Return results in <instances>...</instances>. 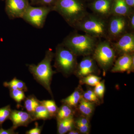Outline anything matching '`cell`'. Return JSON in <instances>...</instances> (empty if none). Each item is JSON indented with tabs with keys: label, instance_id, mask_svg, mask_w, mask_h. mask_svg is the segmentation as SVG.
<instances>
[{
	"label": "cell",
	"instance_id": "6da1fadb",
	"mask_svg": "<svg viewBox=\"0 0 134 134\" xmlns=\"http://www.w3.org/2000/svg\"><path fill=\"white\" fill-rule=\"evenodd\" d=\"M52 9L58 12L70 26L74 28L88 14L79 0H57Z\"/></svg>",
	"mask_w": 134,
	"mask_h": 134
},
{
	"label": "cell",
	"instance_id": "7a4b0ae2",
	"mask_svg": "<svg viewBox=\"0 0 134 134\" xmlns=\"http://www.w3.org/2000/svg\"><path fill=\"white\" fill-rule=\"evenodd\" d=\"M54 57V53L51 49L46 52L44 58L37 65H28L30 72L34 79L48 91L53 98L51 84L53 75L56 73L52 68L51 62Z\"/></svg>",
	"mask_w": 134,
	"mask_h": 134
},
{
	"label": "cell",
	"instance_id": "3957f363",
	"mask_svg": "<svg viewBox=\"0 0 134 134\" xmlns=\"http://www.w3.org/2000/svg\"><path fill=\"white\" fill-rule=\"evenodd\" d=\"M98 41L89 34L73 32L67 36L62 44L77 56L92 55Z\"/></svg>",
	"mask_w": 134,
	"mask_h": 134
},
{
	"label": "cell",
	"instance_id": "277c9868",
	"mask_svg": "<svg viewBox=\"0 0 134 134\" xmlns=\"http://www.w3.org/2000/svg\"><path fill=\"white\" fill-rule=\"evenodd\" d=\"M76 55L62 43L59 44L54 53V66L58 72L66 77L74 74L77 66Z\"/></svg>",
	"mask_w": 134,
	"mask_h": 134
},
{
	"label": "cell",
	"instance_id": "5b68a950",
	"mask_svg": "<svg viewBox=\"0 0 134 134\" xmlns=\"http://www.w3.org/2000/svg\"><path fill=\"white\" fill-rule=\"evenodd\" d=\"M74 28L97 38L108 40L107 21L94 14L88 13L77 24Z\"/></svg>",
	"mask_w": 134,
	"mask_h": 134
},
{
	"label": "cell",
	"instance_id": "8992f818",
	"mask_svg": "<svg viewBox=\"0 0 134 134\" xmlns=\"http://www.w3.org/2000/svg\"><path fill=\"white\" fill-rule=\"evenodd\" d=\"M91 55L103 70L104 76H105L114 64L117 54L112 46L111 42L106 40L98 42Z\"/></svg>",
	"mask_w": 134,
	"mask_h": 134
},
{
	"label": "cell",
	"instance_id": "52a82bcc",
	"mask_svg": "<svg viewBox=\"0 0 134 134\" xmlns=\"http://www.w3.org/2000/svg\"><path fill=\"white\" fill-rule=\"evenodd\" d=\"M52 8L41 6L34 7L29 5L26 9L23 18L25 21L37 29L43 28L47 17Z\"/></svg>",
	"mask_w": 134,
	"mask_h": 134
},
{
	"label": "cell",
	"instance_id": "ba28073f",
	"mask_svg": "<svg viewBox=\"0 0 134 134\" xmlns=\"http://www.w3.org/2000/svg\"><path fill=\"white\" fill-rule=\"evenodd\" d=\"M128 30L127 17L112 15L107 21L108 40L116 41Z\"/></svg>",
	"mask_w": 134,
	"mask_h": 134
},
{
	"label": "cell",
	"instance_id": "9c48e42d",
	"mask_svg": "<svg viewBox=\"0 0 134 134\" xmlns=\"http://www.w3.org/2000/svg\"><path fill=\"white\" fill-rule=\"evenodd\" d=\"M112 46L117 55L132 54L134 52V34L132 32H126L112 43Z\"/></svg>",
	"mask_w": 134,
	"mask_h": 134
},
{
	"label": "cell",
	"instance_id": "30bf717a",
	"mask_svg": "<svg viewBox=\"0 0 134 134\" xmlns=\"http://www.w3.org/2000/svg\"><path fill=\"white\" fill-rule=\"evenodd\" d=\"M97 64L91 55L84 56L77 64L74 74L79 78L88 75H97L100 73Z\"/></svg>",
	"mask_w": 134,
	"mask_h": 134
},
{
	"label": "cell",
	"instance_id": "8fae6325",
	"mask_svg": "<svg viewBox=\"0 0 134 134\" xmlns=\"http://www.w3.org/2000/svg\"><path fill=\"white\" fill-rule=\"evenodd\" d=\"M30 4L29 0H6L5 11L10 19L22 18Z\"/></svg>",
	"mask_w": 134,
	"mask_h": 134
},
{
	"label": "cell",
	"instance_id": "7c38bea8",
	"mask_svg": "<svg viewBox=\"0 0 134 134\" xmlns=\"http://www.w3.org/2000/svg\"><path fill=\"white\" fill-rule=\"evenodd\" d=\"M134 54H125L120 55L115 60L111 69L112 73H123L127 74L134 72Z\"/></svg>",
	"mask_w": 134,
	"mask_h": 134
},
{
	"label": "cell",
	"instance_id": "4fadbf2b",
	"mask_svg": "<svg viewBox=\"0 0 134 134\" xmlns=\"http://www.w3.org/2000/svg\"><path fill=\"white\" fill-rule=\"evenodd\" d=\"M113 0H96L90 5L93 14L107 19L111 15Z\"/></svg>",
	"mask_w": 134,
	"mask_h": 134
},
{
	"label": "cell",
	"instance_id": "5bb4252c",
	"mask_svg": "<svg viewBox=\"0 0 134 134\" xmlns=\"http://www.w3.org/2000/svg\"><path fill=\"white\" fill-rule=\"evenodd\" d=\"M9 119L11 121L12 127L15 129L19 127H27L30 123L34 121L27 112L17 110H12Z\"/></svg>",
	"mask_w": 134,
	"mask_h": 134
},
{
	"label": "cell",
	"instance_id": "9a60e30c",
	"mask_svg": "<svg viewBox=\"0 0 134 134\" xmlns=\"http://www.w3.org/2000/svg\"><path fill=\"white\" fill-rule=\"evenodd\" d=\"M133 10L129 7L125 0H113L111 8V15L127 17Z\"/></svg>",
	"mask_w": 134,
	"mask_h": 134
},
{
	"label": "cell",
	"instance_id": "2e32d148",
	"mask_svg": "<svg viewBox=\"0 0 134 134\" xmlns=\"http://www.w3.org/2000/svg\"><path fill=\"white\" fill-rule=\"evenodd\" d=\"M95 103L90 102L82 97L81 98L76 109L81 115H83L90 119L93 115L96 106Z\"/></svg>",
	"mask_w": 134,
	"mask_h": 134
},
{
	"label": "cell",
	"instance_id": "e0dca14e",
	"mask_svg": "<svg viewBox=\"0 0 134 134\" xmlns=\"http://www.w3.org/2000/svg\"><path fill=\"white\" fill-rule=\"evenodd\" d=\"M83 92L81 85H79L70 96L62 99L61 102L75 109L77 107L81 98L82 97Z\"/></svg>",
	"mask_w": 134,
	"mask_h": 134
},
{
	"label": "cell",
	"instance_id": "ac0fdd59",
	"mask_svg": "<svg viewBox=\"0 0 134 134\" xmlns=\"http://www.w3.org/2000/svg\"><path fill=\"white\" fill-rule=\"evenodd\" d=\"M75 129L76 128L74 117L57 121V132L58 134H66Z\"/></svg>",
	"mask_w": 134,
	"mask_h": 134
},
{
	"label": "cell",
	"instance_id": "d6986e66",
	"mask_svg": "<svg viewBox=\"0 0 134 134\" xmlns=\"http://www.w3.org/2000/svg\"><path fill=\"white\" fill-rule=\"evenodd\" d=\"M75 113V108L66 104L62 103V105L59 108L55 118L57 121L74 117Z\"/></svg>",
	"mask_w": 134,
	"mask_h": 134
},
{
	"label": "cell",
	"instance_id": "ffe728a7",
	"mask_svg": "<svg viewBox=\"0 0 134 134\" xmlns=\"http://www.w3.org/2000/svg\"><path fill=\"white\" fill-rule=\"evenodd\" d=\"M24 100V108L34 120V116L35 110L40 104V100L38 99L33 95H30L25 98Z\"/></svg>",
	"mask_w": 134,
	"mask_h": 134
},
{
	"label": "cell",
	"instance_id": "44dd1931",
	"mask_svg": "<svg viewBox=\"0 0 134 134\" xmlns=\"http://www.w3.org/2000/svg\"><path fill=\"white\" fill-rule=\"evenodd\" d=\"M52 119L46 108L43 104L40 102V104L36 108L34 112V121L37 120H49Z\"/></svg>",
	"mask_w": 134,
	"mask_h": 134
},
{
	"label": "cell",
	"instance_id": "7402d4cb",
	"mask_svg": "<svg viewBox=\"0 0 134 134\" xmlns=\"http://www.w3.org/2000/svg\"><path fill=\"white\" fill-rule=\"evenodd\" d=\"M101 77L97 75L91 74L79 78V84L80 85H86L88 86H95L100 81Z\"/></svg>",
	"mask_w": 134,
	"mask_h": 134
},
{
	"label": "cell",
	"instance_id": "603a6c76",
	"mask_svg": "<svg viewBox=\"0 0 134 134\" xmlns=\"http://www.w3.org/2000/svg\"><path fill=\"white\" fill-rule=\"evenodd\" d=\"M4 86L7 87L9 90L19 89L24 92L27 91L28 88L24 82L18 80L16 77L13 78L11 81L9 82H5Z\"/></svg>",
	"mask_w": 134,
	"mask_h": 134
},
{
	"label": "cell",
	"instance_id": "cb8c5ba5",
	"mask_svg": "<svg viewBox=\"0 0 134 134\" xmlns=\"http://www.w3.org/2000/svg\"><path fill=\"white\" fill-rule=\"evenodd\" d=\"M40 102L45 107L51 118L55 117L59 108L54 100H40Z\"/></svg>",
	"mask_w": 134,
	"mask_h": 134
},
{
	"label": "cell",
	"instance_id": "d4e9b609",
	"mask_svg": "<svg viewBox=\"0 0 134 134\" xmlns=\"http://www.w3.org/2000/svg\"><path fill=\"white\" fill-rule=\"evenodd\" d=\"M10 96L17 103L18 107L26 98L24 91L19 89L9 90Z\"/></svg>",
	"mask_w": 134,
	"mask_h": 134
},
{
	"label": "cell",
	"instance_id": "484cf974",
	"mask_svg": "<svg viewBox=\"0 0 134 134\" xmlns=\"http://www.w3.org/2000/svg\"><path fill=\"white\" fill-rule=\"evenodd\" d=\"M93 90L96 96L100 100L101 103H103L105 90V80L100 81L97 85L94 86Z\"/></svg>",
	"mask_w": 134,
	"mask_h": 134
},
{
	"label": "cell",
	"instance_id": "4316f807",
	"mask_svg": "<svg viewBox=\"0 0 134 134\" xmlns=\"http://www.w3.org/2000/svg\"><path fill=\"white\" fill-rule=\"evenodd\" d=\"M11 111L10 105L0 108V125H2L6 120L9 119Z\"/></svg>",
	"mask_w": 134,
	"mask_h": 134
},
{
	"label": "cell",
	"instance_id": "83f0119b",
	"mask_svg": "<svg viewBox=\"0 0 134 134\" xmlns=\"http://www.w3.org/2000/svg\"><path fill=\"white\" fill-rule=\"evenodd\" d=\"M75 125L76 128L79 131L80 133L88 134L90 133L91 125H83L75 122Z\"/></svg>",
	"mask_w": 134,
	"mask_h": 134
},
{
	"label": "cell",
	"instance_id": "f1b7e54d",
	"mask_svg": "<svg viewBox=\"0 0 134 134\" xmlns=\"http://www.w3.org/2000/svg\"><path fill=\"white\" fill-rule=\"evenodd\" d=\"M83 98L86 100L95 103L97 105H99L101 103L97 97L91 96L86 91H84L83 93Z\"/></svg>",
	"mask_w": 134,
	"mask_h": 134
},
{
	"label": "cell",
	"instance_id": "f546056e",
	"mask_svg": "<svg viewBox=\"0 0 134 134\" xmlns=\"http://www.w3.org/2000/svg\"><path fill=\"white\" fill-rule=\"evenodd\" d=\"M129 30L133 32L134 30V12H133L127 17Z\"/></svg>",
	"mask_w": 134,
	"mask_h": 134
},
{
	"label": "cell",
	"instance_id": "4dcf8cb0",
	"mask_svg": "<svg viewBox=\"0 0 134 134\" xmlns=\"http://www.w3.org/2000/svg\"><path fill=\"white\" fill-rule=\"evenodd\" d=\"M75 122H78L83 125H90V119L83 115H81L77 117L76 119H75Z\"/></svg>",
	"mask_w": 134,
	"mask_h": 134
},
{
	"label": "cell",
	"instance_id": "1f68e13d",
	"mask_svg": "<svg viewBox=\"0 0 134 134\" xmlns=\"http://www.w3.org/2000/svg\"><path fill=\"white\" fill-rule=\"evenodd\" d=\"M35 127L30 129V130L26 131L25 134H40L43 129V126H39L37 122L35 123Z\"/></svg>",
	"mask_w": 134,
	"mask_h": 134
},
{
	"label": "cell",
	"instance_id": "d6a6232c",
	"mask_svg": "<svg viewBox=\"0 0 134 134\" xmlns=\"http://www.w3.org/2000/svg\"><path fill=\"white\" fill-rule=\"evenodd\" d=\"M56 1L57 0H41L39 4L41 6L50 7L52 8Z\"/></svg>",
	"mask_w": 134,
	"mask_h": 134
},
{
	"label": "cell",
	"instance_id": "836d02e7",
	"mask_svg": "<svg viewBox=\"0 0 134 134\" xmlns=\"http://www.w3.org/2000/svg\"><path fill=\"white\" fill-rule=\"evenodd\" d=\"M15 129L13 127L8 129H5L2 128H0V134H16L15 132Z\"/></svg>",
	"mask_w": 134,
	"mask_h": 134
},
{
	"label": "cell",
	"instance_id": "e575fe53",
	"mask_svg": "<svg viewBox=\"0 0 134 134\" xmlns=\"http://www.w3.org/2000/svg\"><path fill=\"white\" fill-rule=\"evenodd\" d=\"M125 1L127 6L133 9L134 7V0H125Z\"/></svg>",
	"mask_w": 134,
	"mask_h": 134
},
{
	"label": "cell",
	"instance_id": "d590c367",
	"mask_svg": "<svg viewBox=\"0 0 134 134\" xmlns=\"http://www.w3.org/2000/svg\"><path fill=\"white\" fill-rule=\"evenodd\" d=\"M68 134H80V133L79 132V131L76 129H75L72 130L70 131L69 132H68Z\"/></svg>",
	"mask_w": 134,
	"mask_h": 134
},
{
	"label": "cell",
	"instance_id": "8d00e7d4",
	"mask_svg": "<svg viewBox=\"0 0 134 134\" xmlns=\"http://www.w3.org/2000/svg\"><path fill=\"white\" fill-rule=\"evenodd\" d=\"M31 1L32 4L36 5V4H39L41 0H30Z\"/></svg>",
	"mask_w": 134,
	"mask_h": 134
},
{
	"label": "cell",
	"instance_id": "74e56055",
	"mask_svg": "<svg viewBox=\"0 0 134 134\" xmlns=\"http://www.w3.org/2000/svg\"><path fill=\"white\" fill-rule=\"evenodd\" d=\"M0 1H3V0H0Z\"/></svg>",
	"mask_w": 134,
	"mask_h": 134
}]
</instances>
